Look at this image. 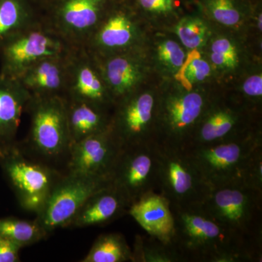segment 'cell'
I'll return each mask as SVG.
<instances>
[{"mask_svg": "<svg viewBox=\"0 0 262 262\" xmlns=\"http://www.w3.org/2000/svg\"><path fill=\"white\" fill-rule=\"evenodd\" d=\"M171 244L183 262L261 261L262 243L221 224L200 206H171Z\"/></svg>", "mask_w": 262, "mask_h": 262, "instance_id": "6da1fadb", "label": "cell"}, {"mask_svg": "<svg viewBox=\"0 0 262 262\" xmlns=\"http://www.w3.org/2000/svg\"><path fill=\"white\" fill-rule=\"evenodd\" d=\"M262 146L259 129L247 135L207 145L187 148L210 188L246 185L250 163Z\"/></svg>", "mask_w": 262, "mask_h": 262, "instance_id": "7a4b0ae2", "label": "cell"}, {"mask_svg": "<svg viewBox=\"0 0 262 262\" xmlns=\"http://www.w3.org/2000/svg\"><path fill=\"white\" fill-rule=\"evenodd\" d=\"M26 112L30 116V127L24 147L28 149H20L53 168L59 160L67 161L72 143L65 98L31 96Z\"/></svg>", "mask_w": 262, "mask_h": 262, "instance_id": "3957f363", "label": "cell"}, {"mask_svg": "<svg viewBox=\"0 0 262 262\" xmlns=\"http://www.w3.org/2000/svg\"><path fill=\"white\" fill-rule=\"evenodd\" d=\"M199 206L227 228L262 243V191L244 184L210 188Z\"/></svg>", "mask_w": 262, "mask_h": 262, "instance_id": "277c9868", "label": "cell"}, {"mask_svg": "<svg viewBox=\"0 0 262 262\" xmlns=\"http://www.w3.org/2000/svg\"><path fill=\"white\" fill-rule=\"evenodd\" d=\"M158 190L171 206H199L210 187L185 148L157 144Z\"/></svg>", "mask_w": 262, "mask_h": 262, "instance_id": "5b68a950", "label": "cell"}, {"mask_svg": "<svg viewBox=\"0 0 262 262\" xmlns=\"http://www.w3.org/2000/svg\"><path fill=\"white\" fill-rule=\"evenodd\" d=\"M74 48L41 18L0 46V74L17 78L34 63L48 57L69 54Z\"/></svg>", "mask_w": 262, "mask_h": 262, "instance_id": "8992f818", "label": "cell"}, {"mask_svg": "<svg viewBox=\"0 0 262 262\" xmlns=\"http://www.w3.org/2000/svg\"><path fill=\"white\" fill-rule=\"evenodd\" d=\"M0 160L21 208L37 214L63 173L31 158L18 144L0 155Z\"/></svg>", "mask_w": 262, "mask_h": 262, "instance_id": "52a82bcc", "label": "cell"}, {"mask_svg": "<svg viewBox=\"0 0 262 262\" xmlns=\"http://www.w3.org/2000/svg\"><path fill=\"white\" fill-rule=\"evenodd\" d=\"M158 101L151 91L137 90L115 103L110 130L122 149L158 143Z\"/></svg>", "mask_w": 262, "mask_h": 262, "instance_id": "ba28073f", "label": "cell"}, {"mask_svg": "<svg viewBox=\"0 0 262 262\" xmlns=\"http://www.w3.org/2000/svg\"><path fill=\"white\" fill-rule=\"evenodd\" d=\"M213 103L198 91H177L160 97L158 143L187 149L198 123Z\"/></svg>", "mask_w": 262, "mask_h": 262, "instance_id": "9c48e42d", "label": "cell"}, {"mask_svg": "<svg viewBox=\"0 0 262 262\" xmlns=\"http://www.w3.org/2000/svg\"><path fill=\"white\" fill-rule=\"evenodd\" d=\"M111 184L110 179L66 173L57 182L35 220L48 235L71 222L95 192Z\"/></svg>", "mask_w": 262, "mask_h": 262, "instance_id": "30bf717a", "label": "cell"}, {"mask_svg": "<svg viewBox=\"0 0 262 262\" xmlns=\"http://www.w3.org/2000/svg\"><path fill=\"white\" fill-rule=\"evenodd\" d=\"M108 1L58 0L42 12V19L72 47H84L107 13Z\"/></svg>", "mask_w": 262, "mask_h": 262, "instance_id": "8fae6325", "label": "cell"}, {"mask_svg": "<svg viewBox=\"0 0 262 262\" xmlns=\"http://www.w3.org/2000/svg\"><path fill=\"white\" fill-rule=\"evenodd\" d=\"M157 144L122 149L110 177V183L130 206L158 190Z\"/></svg>", "mask_w": 262, "mask_h": 262, "instance_id": "7c38bea8", "label": "cell"}, {"mask_svg": "<svg viewBox=\"0 0 262 262\" xmlns=\"http://www.w3.org/2000/svg\"><path fill=\"white\" fill-rule=\"evenodd\" d=\"M122 148L110 128L71 146L66 173L110 179Z\"/></svg>", "mask_w": 262, "mask_h": 262, "instance_id": "4fadbf2b", "label": "cell"}, {"mask_svg": "<svg viewBox=\"0 0 262 262\" xmlns=\"http://www.w3.org/2000/svg\"><path fill=\"white\" fill-rule=\"evenodd\" d=\"M64 98L107 110L115 105L97 62L83 47L75 48L71 53Z\"/></svg>", "mask_w": 262, "mask_h": 262, "instance_id": "5bb4252c", "label": "cell"}, {"mask_svg": "<svg viewBox=\"0 0 262 262\" xmlns=\"http://www.w3.org/2000/svg\"><path fill=\"white\" fill-rule=\"evenodd\" d=\"M258 129L251 125L244 108L213 103L198 123L187 148L231 140Z\"/></svg>", "mask_w": 262, "mask_h": 262, "instance_id": "9a60e30c", "label": "cell"}, {"mask_svg": "<svg viewBox=\"0 0 262 262\" xmlns=\"http://www.w3.org/2000/svg\"><path fill=\"white\" fill-rule=\"evenodd\" d=\"M139 30L134 18L122 10H108L83 48L95 57L134 50Z\"/></svg>", "mask_w": 262, "mask_h": 262, "instance_id": "2e32d148", "label": "cell"}, {"mask_svg": "<svg viewBox=\"0 0 262 262\" xmlns=\"http://www.w3.org/2000/svg\"><path fill=\"white\" fill-rule=\"evenodd\" d=\"M73 50L64 56L48 57L34 63L17 79L32 97H65L70 56Z\"/></svg>", "mask_w": 262, "mask_h": 262, "instance_id": "e0dca14e", "label": "cell"}, {"mask_svg": "<svg viewBox=\"0 0 262 262\" xmlns=\"http://www.w3.org/2000/svg\"><path fill=\"white\" fill-rule=\"evenodd\" d=\"M94 57L115 104L139 90L144 71L134 50L106 57Z\"/></svg>", "mask_w": 262, "mask_h": 262, "instance_id": "ac0fdd59", "label": "cell"}, {"mask_svg": "<svg viewBox=\"0 0 262 262\" xmlns=\"http://www.w3.org/2000/svg\"><path fill=\"white\" fill-rule=\"evenodd\" d=\"M30 98L18 79L0 74V155L16 145L20 119Z\"/></svg>", "mask_w": 262, "mask_h": 262, "instance_id": "d6986e66", "label": "cell"}, {"mask_svg": "<svg viewBox=\"0 0 262 262\" xmlns=\"http://www.w3.org/2000/svg\"><path fill=\"white\" fill-rule=\"evenodd\" d=\"M130 203L111 184L90 196L69 227L83 228L108 225L128 213Z\"/></svg>", "mask_w": 262, "mask_h": 262, "instance_id": "ffe728a7", "label": "cell"}, {"mask_svg": "<svg viewBox=\"0 0 262 262\" xmlns=\"http://www.w3.org/2000/svg\"><path fill=\"white\" fill-rule=\"evenodd\" d=\"M128 214L146 231V234L164 243L171 242L174 231L170 203L157 192H150L133 203Z\"/></svg>", "mask_w": 262, "mask_h": 262, "instance_id": "44dd1931", "label": "cell"}, {"mask_svg": "<svg viewBox=\"0 0 262 262\" xmlns=\"http://www.w3.org/2000/svg\"><path fill=\"white\" fill-rule=\"evenodd\" d=\"M65 99L72 145L110 128L112 114L108 113L107 108L82 101Z\"/></svg>", "mask_w": 262, "mask_h": 262, "instance_id": "7402d4cb", "label": "cell"}, {"mask_svg": "<svg viewBox=\"0 0 262 262\" xmlns=\"http://www.w3.org/2000/svg\"><path fill=\"white\" fill-rule=\"evenodd\" d=\"M41 18L42 12L33 0H0V46Z\"/></svg>", "mask_w": 262, "mask_h": 262, "instance_id": "603a6c76", "label": "cell"}, {"mask_svg": "<svg viewBox=\"0 0 262 262\" xmlns=\"http://www.w3.org/2000/svg\"><path fill=\"white\" fill-rule=\"evenodd\" d=\"M132 250L122 234L105 233L98 236L82 262L132 261Z\"/></svg>", "mask_w": 262, "mask_h": 262, "instance_id": "cb8c5ba5", "label": "cell"}, {"mask_svg": "<svg viewBox=\"0 0 262 262\" xmlns=\"http://www.w3.org/2000/svg\"><path fill=\"white\" fill-rule=\"evenodd\" d=\"M133 262H183L173 244L146 236L137 235L132 250Z\"/></svg>", "mask_w": 262, "mask_h": 262, "instance_id": "d4e9b609", "label": "cell"}, {"mask_svg": "<svg viewBox=\"0 0 262 262\" xmlns=\"http://www.w3.org/2000/svg\"><path fill=\"white\" fill-rule=\"evenodd\" d=\"M0 235L10 239L21 248L37 244L48 236L35 220L17 218L0 220Z\"/></svg>", "mask_w": 262, "mask_h": 262, "instance_id": "484cf974", "label": "cell"}, {"mask_svg": "<svg viewBox=\"0 0 262 262\" xmlns=\"http://www.w3.org/2000/svg\"><path fill=\"white\" fill-rule=\"evenodd\" d=\"M176 33L186 48L196 49L203 46L206 42L208 29L201 19L187 17L183 18L177 24Z\"/></svg>", "mask_w": 262, "mask_h": 262, "instance_id": "4316f807", "label": "cell"}, {"mask_svg": "<svg viewBox=\"0 0 262 262\" xmlns=\"http://www.w3.org/2000/svg\"><path fill=\"white\" fill-rule=\"evenodd\" d=\"M210 58L212 63L220 69L231 70L238 64L239 56L237 48L230 39L218 37L212 42Z\"/></svg>", "mask_w": 262, "mask_h": 262, "instance_id": "83f0119b", "label": "cell"}, {"mask_svg": "<svg viewBox=\"0 0 262 262\" xmlns=\"http://www.w3.org/2000/svg\"><path fill=\"white\" fill-rule=\"evenodd\" d=\"M207 9L215 21L227 27H236L241 14L232 0H208Z\"/></svg>", "mask_w": 262, "mask_h": 262, "instance_id": "f1b7e54d", "label": "cell"}, {"mask_svg": "<svg viewBox=\"0 0 262 262\" xmlns=\"http://www.w3.org/2000/svg\"><path fill=\"white\" fill-rule=\"evenodd\" d=\"M158 60L170 70H179L184 65L186 54L180 46L173 40L167 39L160 43L157 49Z\"/></svg>", "mask_w": 262, "mask_h": 262, "instance_id": "f546056e", "label": "cell"}, {"mask_svg": "<svg viewBox=\"0 0 262 262\" xmlns=\"http://www.w3.org/2000/svg\"><path fill=\"white\" fill-rule=\"evenodd\" d=\"M211 74V67L204 59L195 58L189 62L184 70V78L190 84L206 80Z\"/></svg>", "mask_w": 262, "mask_h": 262, "instance_id": "4dcf8cb0", "label": "cell"}, {"mask_svg": "<svg viewBox=\"0 0 262 262\" xmlns=\"http://www.w3.org/2000/svg\"><path fill=\"white\" fill-rule=\"evenodd\" d=\"M246 185L262 191V146L256 150L250 163Z\"/></svg>", "mask_w": 262, "mask_h": 262, "instance_id": "1f68e13d", "label": "cell"}, {"mask_svg": "<svg viewBox=\"0 0 262 262\" xmlns=\"http://www.w3.org/2000/svg\"><path fill=\"white\" fill-rule=\"evenodd\" d=\"M21 248L10 239L0 235V262L20 261Z\"/></svg>", "mask_w": 262, "mask_h": 262, "instance_id": "d6a6232c", "label": "cell"}, {"mask_svg": "<svg viewBox=\"0 0 262 262\" xmlns=\"http://www.w3.org/2000/svg\"><path fill=\"white\" fill-rule=\"evenodd\" d=\"M141 8L152 13L167 14L174 8L173 0H138Z\"/></svg>", "mask_w": 262, "mask_h": 262, "instance_id": "836d02e7", "label": "cell"}, {"mask_svg": "<svg viewBox=\"0 0 262 262\" xmlns=\"http://www.w3.org/2000/svg\"><path fill=\"white\" fill-rule=\"evenodd\" d=\"M243 92L246 97L259 100L262 96V76L255 75L248 77L242 87Z\"/></svg>", "mask_w": 262, "mask_h": 262, "instance_id": "e575fe53", "label": "cell"}, {"mask_svg": "<svg viewBox=\"0 0 262 262\" xmlns=\"http://www.w3.org/2000/svg\"><path fill=\"white\" fill-rule=\"evenodd\" d=\"M33 1L37 5L38 8H42L44 10L58 0H33Z\"/></svg>", "mask_w": 262, "mask_h": 262, "instance_id": "d590c367", "label": "cell"}, {"mask_svg": "<svg viewBox=\"0 0 262 262\" xmlns=\"http://www.w3.org/2000/svg\"><path fill=\"white\" fill-rule=\"evenodd\" d=\"M261 14L258 15V18H257V26L258 28L259 29L260 31H261Z\"/></svg>", "mask_w": 262, "mask_h": 262, "instance_id": "8d00e7d4", "label": "cell"}]
</instances>
